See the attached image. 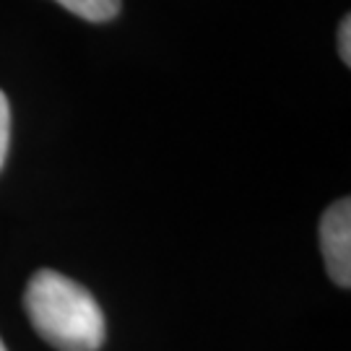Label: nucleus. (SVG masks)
<instances>
[{
  "instance_id": "1",
  "label": "nucleus",
  "mask_w": 351,
  "mask_h": 351,
  "mask_svg": "<svg viewBox=\"0 0 351 351\" xmlns=\"http://www.w3.org/2000/svg\"><path fill=\"white\" fill-rule=\"evenodd\" d=\"M24 307L34 330L58 351H97L107 339L99 302L58 271L42 268L32 276Z\"/></svg>"
},
{
  "instance_id": "2",
  "label": "nucleus",
  "mask_w": 351,
  "mask_h": 351,
  "mask_svg": "<svg viewBox=\"0 0 351 351\" xmlns=\"http://www.w3.org/2000/svg\"><path fill=\"white\" fill-rule=\"evenodd\" d=\"M320 247L328 274L339 287H351V201H336L320 219Z\"/></svg>"
},
{
  "instance_id": "3",
  "label": "nucleus",
  "mask_w": 351,
  "mask_h": 351,
  "mask_svg": "<svg viewBox=\"0 0 351 351\" xmlns=\"http://www.w3.org/2000/svg\"><path fill=\"white\" fill-rule=\"evenodd\" d=\"M63 8L84 19V21H94V24H104L112 21L114 16L120 13V0H55Z\"/></svg>"
},
{
  "instance_id": "4",
  "label": "nucleus",
  "mask_w": 351,
  "mask_h": 351,
  "mask_svg": "<svg viewBox=\"0 0 351 351\" xmlns=\"http://www.w3.org/2000/svg\"><path fill=\"white\" fill-rule=\"evenodd\" d=\"M8 146H11V104L8 97L0 91V169L8 156Z\"/></svg>"
},
{
  "instance_id": "5",
  "label": "nucleus",
  "mask_w": 351,
  "mask_h": 351,
  "mask_svg": "<svg viewBox=\"0 0 351 351\" xmlns=\"http://www.w3.org/2000/svg\"><path fill=\"white\" fill-rule=\"evenodd\" d=\"M339 55L343 65H351V16H343L339 26Z\"/></svg>"
},
{
  "instance_id": "6",
  "label": "nucleus",
  "mask_w": 351,
  "mask_h": 351,
  "mask_svg": "<svg viewBox=\"0 0 351 351\" xmlns=\"http://www.w3.org/2000/svg\"><path fill=\"white\" fill-rule=\"evenodd\" d=\"M0 351H8L5 349V343H3V339H0Z\"/></svg>"
}]
</instances>
